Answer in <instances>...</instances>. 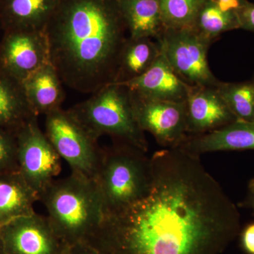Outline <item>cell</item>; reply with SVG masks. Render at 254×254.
<instances>
[{"instance_id":"19","label":"cell","mask_w":254,"mask_h":254,"mask_svg":"<svg viewBox=\"0 0 254 254\" xmlns=\"http://www.w3.org/2000/svg\"><path fill=\"white\" fill-rule=\"evenodd\" d=\"M131 38L158 40L166 29L158 0H118Z\"/></svg>"},{"instance_id":"11","label":"cell","mask_w":254,"mask_h":254,"mask_svg":"<svg viewBox=\"0 0 254 254\" xmlns=\"http://www.w3.org/2000/svg\"><path fill=\"white\" fill-rule=\"evenodd\" d=\"M14 254H60L57 235L48 217L36 213L11 220L0 227Z\"/></svg>"},{"instance_id":"15","label":"cell","mask_w":254,"mask_h":254,"mask_svg":"<svg viewBox=\"0 0 254 254\" xmlns=\"http://www.w3.org/2000/svg\"><path fill=\"white\" fill-rule=\"evenodd\" d=\"M61 0H1L3 29L43 31Z\"/></svg>"},{"instance_id":"16","label":"cell","mask_w":254,"mask_h":254,"mask_svg":"<svg viewBox=\"0 0 254 254\" xmlns=\"http://www.w3.org/2000/svg\"><path fill=\"white\" fill-rule=\"evenodd\" d=\"M32 111L46 116L62 108L65 93L63 82L51 63L45 65L21 82Z\"/></svg>"},{"instance_id":"2","label":"cell","mask_w":254,"mask_h":254,"mask_svg":"<svg viewBox=\"0 0 254 254\" xmlns=\"http://www.w3.org/2000/svg\"><path fill=\"white\" fill-rule=\"evenodd\" d=\"M45 31L64 84L92 94L113 83L128 38L118 0H61Z\"/></svg>"},{"instance_id":"25","label":"cell","mask_w":254,"mask_h":254,"mask_svg":"<svg viewBox=\"0 0 254 254\" xmlns=\"http://www.w3.org/2000/svg\"><path fill=\"white\" fill-rule=\"evenodd\" d=\"M236 13L240 28L254 32V4L247 1Z\"/></svg>"},{"instance_id":"26","label":"cell","mask_w":254,"mask_h":254,"mask_svg":"<svg viewBox=\"0 0 254 254\" xmlns=\"http://www.w3.org/2000/svg\"><path fill=\"white\" fill-rule=\"evenodd\" d=\"M241 243L246 253L254 254V223L244 229L241 235Z\"/></svg>"},{"instance_id":"7","label":"cell","mask_w":254,"mask_h":254,"mask_svg":"<svg viewBox=\"0 0 254 254\" xmlns=\"http://www.w3.org/2000/svg\"><path fill=\"white\" fill-rule=\"evenodd\" d=\"M162 55L175 73L190 86L217 87L220 80L208 61L212 43L192 28H166L158 40Z\"/></svg>"},{"instance_id":"12","label":"cell","mask_w":254,"mask_h":254,"mask_svg":"<svg viewBox=\"0 0 254 254\" xmlns=\"http://www.w3.org/2000/svg\"><path fill=\"white\" fill-rule=\"evenodd\" d=\"M185 103L188 135L209 133L237 120L216 87H190Z\"/></svg>"},{"instance_id":"1","label":"cell","mask_w":254,"mask_h":254,"mask_svg":"<svg viewBox=\"0 0 254 254\" xmlns=\"http://www.w3.org/2000/svg\"><path fill=\"white\" fill-rule=\"evenodd\" d=\"M141 199L104 214L94 235L103 254H221L239 235L240 214L199 156L164 148L150 158Z\"/></svg>"},{"instance_id":"9","label":"cell","mask_w":254,"mask_h":254,"mask_svg":"<svg viewBox=\"0 0 254 254\" xmlns=\"http://www.w3.org/2000/svg\"><path fill=\"white\" fill-rule=\"evenodd\" d=\"M128 91L140 128L151 133L165 148L180 147L188 136L186 101L149 99Z\"/></svg>"},{"instance_id":"31","label":"cell","mask_w":254,"mask_h":254,"mask_svg":"<svg viewBox=\"0 0 254 254\" xmlns=\"http://www.w3.org/2000/svg\"><path fill=\"white\" fill-rule=\"evenodd\" d=\"M1 0H0V8H1Z\"/></svg>"},{"instance_id":"4","label":"cell","mask_w":254,"mask_h":254,"mask_svg":"<svg viewBox=\"0 0 254 254\" xmlns=\"http://www.w3.org/2000/svg\"><path fill=\"white\" fill-rule=\"evenodd\" d=\"M93 181L103 200L104 214L141 199L151 185V163L146 153L133 145L113 141L102 149Z\"/></svg>"},{"instance_id":"10","label":"cell","mask_w":254,"mask_h":254,"mask_svg":"<svg viewBox=\"0 0 254 254\" xmlns=\"http://www.w3.org/2000/svg\"><path fill=\"white\" fill-rule=\"evenodd\" d=\"M49 63L45 30L4 31L0 43V71L21 83Z\"/></svg>"},{"instance_id":"3","label":"cell","mask_w":254,"mask_h":254,"mask_svg":"<svg viewBox=\"0 0 254 254\" xmlns=\"http://www.w3.org/2000/svg\"><path fill=\"white\" fill-rule=\"evenodd\" d=\"M58 236L76 240L94 235L103 215V200L95 182L72 173L55 180L40 195Z\"/></svg>"},{"instance_id":"17","label":"cell","mask_w":254,"mask_h":254,"mask_svg":"<svg viewBox=\"0 0 254 254\" xmlns=\"http://www.w3.org/2000/svg\"><path fill=\"white\" fill-rule=\"evenodd\" d=\"M38 195L18 170L0 173V227L36 213Z\"/></svg>"},{"instance_id":"5","label":"cell","mask_w":254,"mask_h":254,"mask_svg":"<svg viewBox=\"0 0 254 254\" xmlns=\"http://www.w3.org/2000/svg\"><path fill=\"white\" fill-rule=\"evenodd\" d=\"M68 110L96 141L100 136L108 135L113 141L148 152L145 132L137 123L126 86L110 83Z\"/></svg>"},{"instance_id":"28","label":"cell","mask_w":254,"mask_h":254,"mask_svg":"<svg viewBox=\"0 0 254 254\" xmlns=\"http://www.w3.org/2000/svg\"><path fill=\"white\" fill-rule=\"evenodd\" d=\"M245 204L247 207L252 209L254 213V180H251L249 183L248 192H247Z\"/></svg>"},{"instance_id":"20","label":"cell","mask_w":254,"mask_h":254,"mask_svg":"<svg viewBox=\"0 0 254 254\" xmlns=\"http://www.w3.org/2000/svg\"><path fill=\"white\" fill-rule=\"evenodd\" d=\"M34 117L21 82L0 71V127L17 130Z\"/></svg>"},{"instance_id":"29","label":"cell","mask_w":254,"mask_h":254,"mask_svg":"<svg viewBox=\"0 0 254 254\" xmlns=\"http://www.w3.org/2000/svg\"><path fill=\"white\" fill-rule=\"evenodd\" d=\"M95 254V253H91V252H82L81 254Z\"/></svg>"},{"instance_id":"18","label":"cell","mask_w":254,"mask_h":254,"mask_svg":"<svg viewBox=\"0 0 254 254\" xmlns=\"http://www.w3.org/2000/svg\"><path fill=\"white\" fill-rule=\"evenodd\" d=\"M160 54L156 40L128 36L119 55L113 83H126L144 74Z\"/></svg>"},{"instance_id":"23","label":"cell","mask_w":254,"mask_h":254,"mask_svg":"<svg viewBox=\"0 0 254 254\" xmlns=\"http://www.w3.org/2000/svg\"><path fill=\"white\" fill-rule=\"evenodd\" d=\"M166 28H191L205 0H158Z\"/></svg>"},{"instance_id":"21","label":"cell","mask_w":254,"mask_h":254,"mask_svg":"<svg viewBox=\"0 0 254 254\" xmlns=\"http://www.w3.org/2000/svg\"><path fill=\"white\" fill-rule=\"evenodd\" d=\"M191 28L213 43L225 32L240 28V24L235 11H225L212 0H205Z\"/></svg>"},{"instance_id":"13","label":"cell","mask_w":254,"mask_h":254,"mask_svg":"<svg viewBox=\"0 0 254 254\" xmlns=\"http://www.w3.org/2000/svg\"><path fill=\"white\" fill-rule=\"evenodd\" d=\"M118 84L143 98L170 102L186 101L191 87L174 71L162 53L144 74Z\"/></svg>"},{"instance_id":"24","label":"cell","mask_w":254,"mask_h":254,"mask_svg":"<svg viewBox=\"0 0 254 254\" xmlns=\"http://www.w3.org/2000/svg\"><path fill=\"white\" fill-rule=\"evenodd\" d=\"M16 131L0 127V173L18 170Z\"/></svg>"},{"instance_id":"14","label":"cell","mask_w":254,"mask_h":254,"mask_svg":"<svg viewBox=\"0 0 254 254\" xmlns=\"http://www.w3.org/2000/svg\"><path fill=\"white\" fill-rule=\"evenodd\" d=\"M178 148L197 156L225 150H254V121L237 120L209 133L188 135Z\"/></svg>"},{"instance_id":"27","label":"cell","mask_w":254,"mask_h":254,"mask_svg":"<svg viewBox=\"0 0 254 254\" xmlns=\"http://www.w3.org/2000/svg\"><path fill=\"white\" fill-rule=\"evenodd\" d=\"M225 11H236L247 2V0H212Z\"/></svg>"},{"instance_id":"6","label":"cell","mask_w":254,"mask_h":254,"mask_svg":"<svg viewBox=\"0 0 254 254\" xmlns=\"http://www.w3.org/2000/svg\"><path fill=\"white\" fill-rule=\"evenodd\" d=\"M46 135L60 158L67 162L72 173L94 180L102 149L68 110L63 108L46 115Z\"/></svg>"},{"instance_id":"8","label":"cell","mask_w":254,"mask_h":254,"mask_svg":"<svg viewBox=\"0 0 254 254\" xmlns=\"http://www.w3.org/2000/svg\"><path fill=\"white\" fill-rule=\"evenodd\" d=\"M37 118L23 124L16 133L18 171L39 198L61 171V158Z\"/></svg>"},{"instance_id":"30","label":"cell","mask_w":254,"mask_h":254,"mask_svg":"<svg viewBox=\"0 0 254 254\" xmlns=\"http://www.w3.org/2000/svg\"><path fill=\"white\" fill-rule=\"evenodd\" d=\"M0 254H2V247H1V244H0Z\"/></svg>"},{"instance_id":"22","label":"cell","mask_w":254,"mask_h":254,"mask_svg":"<svg viewBox=\"0 0 254 254\" xmlns=\"http://www.w3.org/2000/svg\"><path fill=\"white\" fill-rule=\"evenodd\" d=\"M216 88L237 120L254 121V79L241 83L220 81Z\"/></svg>"}]
</instances>
